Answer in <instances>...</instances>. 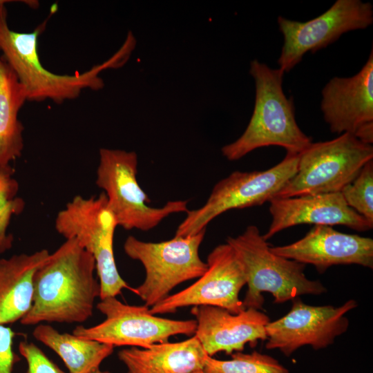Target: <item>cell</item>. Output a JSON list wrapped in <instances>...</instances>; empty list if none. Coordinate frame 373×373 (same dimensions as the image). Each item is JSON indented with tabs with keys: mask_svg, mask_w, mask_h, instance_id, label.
<instances>
[{
	"mask_svg": "<svg viewBox=\"0 0 373 373\" xmlns=\"http://www.w3.org/2000/svg\"><path fill=\"white\" fill-rule=\"evenodd\" d=\"M13 1H15L0 0V4H5L6 3L13 2Z\"/></svg>",
	"mask_w": 373,
	"mask_h": 373,
	"instance_id": "cell-28",
	"label": "cell"
},
{
	"mask_svg": "<svg viewBox=\"0 0 373 373\" xmlns=\"http://www.w3.org/2000/svg\"><path fill=\"white\" fill-rule=\"evenodd\" d=\"M373 23V7L361 0H337L325 12L305 22L278 17L284 38L279 68L291 70L308 52H314L336 41L343 34L365 29Z\"/></svg>",
	"mask_w": 373,
	"mask_h": 373,
	"instance_id": "cell-11",
	"label": "cell"
},
{
	"mask_svg": "<svg viewBox=\"0 0 373 373\" xmlns=\"http://www.w3.org/2000/svg\"><path fill=\"white\" fill-rule=\"evenodd\" d=\"M32 335L53 350L64 361L70 373H90L113 352L114 346L74 334L60 333L49 325L39 324Z\"/></svg>",
	"mask_w": 373,
	"mask_h": 373,
	"instance_id": "cell-21",
	"label": "cell"
},
{
	"mask_svg": "<svg viewBox=\"0 0 373 373\" xmlns=\"http://www.w3.org/2000/svg\"><path fill=\"white\" fill-rule=\"evenodd\" d=\"M96 184L104 192L117 226L126 230L149 231L169 216L187 212V200L167 202L162 207L150 200L137 179V155L134 151L101 148Z\"/></svg>",
	"mask_w": 373,
	"mask_h": 373,
	"instance_id": "cell-6",
	"label": "cell"
},
{
	"mask_svg": "<svg viewBox=\"0 0 373 373\" xmlns=\"http://www.w3.org/2000/svg\"><path fill=\"white\" fill-rule=\"evenodd\" d=\"M276 255L314 265L319 273L339 265L373 268V240L339 232L330 226L314 225L301 239L287 245L270 247Z\"/></svg>",
	"mask_w": 373,
	"mask_h": 373,
	"instance_id": "cell-15",
	"label": "cell"
},
{
	"mask_svg": "<svg viewBox=\"0 0 373 373\" xmlns=\"http://www.w3.org/2000/svg\"><path fill=\"white\" fill-rule=\"evenodd\" d=\"M56 231L66 239L75 238L92 255L100 285L101 300L132 290L118 272L113 251L117 223L104 193L75 196L57 215Z\"/></svg>",
	"mask_w": 373,
	"mask_h": 373,
	"instance_id": "cell-5",
	"label": "cell"
},
{
	"mask_svg": "<svg viewBox=\"0 0 373 373\" xmlns=\"http://www.w3.org/2000/svg\"><path fill=\"white\" fill-rule=\"evenodd\" d=\"M50 253L44 249L32 254L0 258V324L21 321L33 301L34 276Z\"/></svg>",
	"mask_w": 373,
	"mask_h": 373,
	"instance_id": "cell-19",
	"label": "cell"
},
{
	"mask_svg": "<svg viewBox=\"0 0 373 373\" xmlns=\"http://www.w3.org/2000/svg\"><path fill=\"white\" fill-rule=\"evenodd\" d=\"M321 95V109L331 132L350 133L365 144H372V50L358 73L350 77H333Z\"/></svg>",
	"mask_w": 373,
	"mask_h": 373,
	"instance_id": "cell-14",
	"label": "cell"
},
{
	"mask_svg": "<svg viewBox=\"0 0 373 373\" xmlns=\"http://www.w3.org/2000/svg\"><path fill=\"white\" fill-rule=\"evenodd\" d=\"M206 229L188 236H176L158 242H144L129 236L124 243L125 254L140 261L144 267L146 276L140 286L132 291L153 307L169 296L177 285L200 278L207 269L202 260L199 248Z\"/></svg>",
	"mask_w": 373,
	"mask_h": 373,
	"instance_id": "cell-8",
	"label": "cell"
},
{
	"mask_svg": "<svg viewBox=\"0 0 373 373\" xmlns=\"http://www.w3.org/2000/svg\"><path fill=\"white\" fill-rule=\"evenodd\" d=\"M90 373H111V372L109 371H102L99 370V368L90 372Z\"/></svg>",
	"mask_w": 373,
	"mask_h": 373,
	"instance_id": "cell-27",
	"label": "cell"
},
{
	"mask_svg": "<svg viewBox=\"0 0 373 373\" xmlns=\"http://www.w3.org/2000/svg\"><path fill=\"white\" fill-rule=\"evenodd\" d=\"M13 173L11 166L0 169V254L12 247L14 238L7 229L11 218L25 207V202L18 196L19 185Z\"/></svg>",
	"mask_w": 373,
	"mask_h": 373,
	"instance_id": "cell-23",
	"label": "cell"
},
{
	"mask_svg": "<svg viewBox=\"0 0 373 373\" xmlns=\"http://www.w3.org/2000/svg\"><path fill=\"white\" fill-rule=\"evenodd\" d=\"M341 193L350 208L373 224V160L363 166Z\"/></svg>",
	"mask_w": 373,
	"mask_h": 373,
	"instance_id": "cell-24",
	"label": "cell"
},
{
	"mask_svg": "<svg viewBox=\"0 0 373 373\" xmlns=\"http://www.w3.org/2000/svg\"><path fill=\"white\" fill-rule=\"evenodd\" d=\"M249 73L256 86L254 111L241 136L221 149L223 156L230 161L238 160L256 149L269 146L300 154L312 140L299 128L292 99L284 93L285 73L257 59L251 62Z\"/></svg>",
	"mask_w": 373,
	"mask_h": 373,
	"instance_id": "cell-3",
	"label": "cell"
},
{
	"mask_svg": "<svg viewBox=\"0 0 373 373\" xmlns=\"http://www.w3.org/2000/svg\"><path fill=\"white\" fill-rule=\"evenodd\" d=\"M95 271L92 255L75 238L66 239L35 272L32 305L20 323L35 325L86 321L100 295Z\"/></svg>",
	"mask_w": 373,
	"mask_h": 373,
	"instance_id": "cell-1",
	"label": "cell"
},
{
	"mask_svg": "<svg viewBox=\"0 0 373 373\" xmlns=\"http://www.w3.org/2000/svg\"><path fill=\"white\" fill-rule=\"evenodd\" d=\"M20 354L26 359L28 369L26 373H66L35 344L22 341L19 345Z\"/></svg>",
	"mask_w": 373,
	"mask_h": 373,
	"instance_id": "cell-25",
	"label": "cell"
},
{
	"mask_svg": "<svg viewBox=\"0 0 373 373\" xmlns=\"http://www.w3.org/2000/svg\"><path fill=\"white\" fill-rule=\"evenodd\" d=\"M15 333L9 327L0 324V373H12L20 358L12 350Z\"/></svg>",
	"mask_w": 373,
	"mask_h": 373,
	"instance_id": "cell-26",
	"label": "cell"
},
{
	"mask_svg": "<svg viewBox=\"0 0 373 373\" xmlns=\"http://www.w3.org/2000/svg\"><path fill=\"white\" fill-rule=\"evenodd\" d=\"M298 157L299 154L287 153L281 162L267 170L231 173L215 184L202 207L186 212L175 236L196 234L229 210L269 202L296 173Z\"/></svg>",
	"mask_w": 373,
	"mask_h": 373,
	"instance_id": "cell-9",
	"label": "cell"
},
{
	"mask_svg": "<svg viewBox=\"0 0 373 373\" xmlns=\"http://www.w3.org/2000/svg\"><path fill=\"white\" fill-rule=\"evenodd\" d=\"M289 312L266 325L267 350L278 349L289 356L304 345L314 350L332 345L348 329L347 312L357 306L350 299L340 307L308 305L296 298Z\"/></svg>",
	"mask_w": 373,
	"mask_h": 373,
	"instance_id": "cell-13",
	"label": "cell"
},
{
	"mask_svg": "<svg viewBox=\"0 0 373 373\" xmlns=\"http://www.w3.org/2000/svg\"><path fill=\"white\" fill-rule=\"evenodd\" d=\"M191 312L197 323L194 336L209 356L219 352H241L246 343L267 340L269 318L258 309L246 308L232 314L219 307L199 305L193 306Z\"/></svg>",
	"mask_w": 373,
	"mask_h": 373,
	"instance_id": "cell-17",
	"label": "cell"
},
{
	"mask_svg": "<svg viewBox=\"0 0 373 373\" xmlns=\"http://www.w3.org/2000/svg\"><path fill=\"white\" fill-rule=\"evenodd\" d=\"M206 262L207 269L196 282L151 307V313H174L180 307L199 305L219 307L232 314L245 310L239 293L247 284V276L234 249L227 242L218 245Z\"/></svg>",
	"mask_w": 373,
	"mask_h": 373,
	"instance_id": "cell-12",
	"label": "cell"
},
{
	"mask_svg": "<svg viewBox=\"0 0 373 373\" xmlns=\"http://www.w3.org/2000/svg\"><path fill=\"white\" fill-rule=\"evenodd\" d=\"M372 160V145L350 133L312 142L299 154L296 173L275 198L341 192Z\"/></svg>",
	"mask_w": 373,
	"mask_h": 373,
	"instance_id": "cell-7",
	"label": "cell"
},
{
	"mask_svg": "<svg viewBox=\"0 0 373 373\" xmlns=\"http://www.w3.org/2000/svg\"><path fill=\"white\" fill-rule=\"evenodd\" d=\"M7 17L5 4H0L1 57L15 74L30 102L49 99L60 104L77 98L84 90L102 89L104 83L99 73L123 66L135 45L132 39L126 38L119 50L102 64L82 73L58 75L44 67L38 53V39L45 30L48 19L32 32H19L10 28Z\"/></svg>",
	"mask_w": 373,
	"mask_h": 373,
	"instance_id": "cell-2",
	"label": "cell"
},
{
	"mask_svg": "<svg viewBox=\"0 0 373 373\" xmlns=\"http://www.w3.org/2000/svg\"><path fill=\"white\" fill-rule=\"evenodd\" d=\"M97 309L105 320L94 326L76 327L73 334L113 346L128 345L147 348L156 343L168 342L170 337L194 335L195 320H173L155 316L146 305L124 304L115 297L101 300Z\"/></svg>",
	"mask_w": 373,
	"mask_h": 373,
	"instance_id": "cell-10",
	"label": "cell"
},
{
	"mask_svg": "<svg viewBox=\"0 0 373 373\" xmlns=\"http://www.w3.org/2000/svg\"><path fill=\"white\" fill-rule=\"evenodd\" d=\"M271 222L265 240L291 227L303 224L343 225L358 231H366L373 224L345 202L341 192L275 198L270 201Z\"/></svg>",
	"mask_w": 373,
	"mask_h": 373,
	"instance_id": "cell-16",
	"label": "cell"
},
{
	"mask_svg": "<svg viewBox=\"0 0 373 373\" xmlns=\"http://www.w3.org/2000/svg\"><path fill=\"white\" fill-rule=\"evenodd\" d=\"M117 356L127 373H193L202 370L208 355L193 335L180 342L123 349Z\"/></svg>",
	"mask_w": 373,
	"mask_h": 373,
	"instance_id": "cell-18",
	"label": "cell"
},
{
	"mask_svg": "<svg viewBox=\"0 0 373 373\" xmlns=\"http://www.w3.org/2000/svg\"><path fill=\"white\" fill-rule=\"evenodd\" d=\"M27 101L15 74L0 55V169L11 166L23 149L20 109Z\"/></svg>",
	"mask_w": 373,
	"mask_h": 373,
	"instance_id": "cell-20",
	"label": "cell"
},
{
	"mask_svg": "<svg viewBox=\"0 0 373 373\" xmlns=\"http://www.w3.org/2000/svg\"><path fill=\"white\" fill-rule=\"evenodd\" d=\"M227 243L246 271L248 288L242 300L245 308L262 309L263 292L271 294L274 303L280 304L301 295H320L327 291L319 280L306 277L305 265L273 253L255 225L248 226L236 237H228Z\"/></svg>",
	"mask_w": 373,
	"mask_h": 373,
	"instance_id": "cell-4",
	"label": "cell"
},
{
	"mask_svg": "<svg viewBox=\"0 0 373 373\" xmlns=\"http://www.w3.org/2000/svg\"><path fill=\"white\" fill-rule=\"evenodd\" d=\"M204 373H289L276 359L254 351L250 354L237 352L230 360H218L207 356Z\"/></svg>",
	"mask_w": 373,
	"mask_h": 373,
	"instance_id": "cell-22",
	"label": "cell"
},
{
	"mask_svg": "<svg viewBox=\"0 0 373 373\" xmlns=\"http://www.w3.org/2000/svg\"><path fill=\"white\" fill-rule=\"evenodd\" d=\"M193 373H204V372L202 370H199V371L194 372Z\"/></svg>",
	"mask_w": 373,
	"mask_h": 373,
	"instance_id": "cell-29",
	"label": "cell"
}]
</instances>
